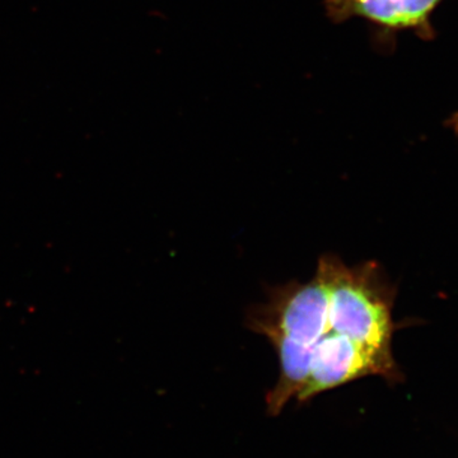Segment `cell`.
Wrapping results in <instances>:
<instances>
[{"instance_id":"cell-5","label":"cell","mask_w":458,"mask_h":458,"mask_svg":"<svg viewBox=\"0 0 458 458\" xmlns=\"http://www.w3.org/2000/svg\"><path fill=\"white\" fill-rule=\"evenodd\" d=\"M269 340L279 357L280 375L273 390L267 394V412L276 417L291 400L297 399L311 369L313 346L302 345L282 336Z\"/></svg>"},{"instance_id":"cell-6","label":"cell","mask_w":458,"mask_h":458,"mask_svg":"<svg viewBox=\"0 0 458 458\" xmlns=\"http://www.w3.org/2000/svg\"><path fill=\"white\" fill-rule=\"evenodd\" d=\"M448 125L452 126L454 129V131L458 132V113L454 114V116L451 117L450 122H448Z\"/></svg>"},{"instance_id":"cell-2","label":"cell","mask_w":458,"mask_h":458,"mask_svg":"<svg viewBox=\"0 0 458 458\" xmlns=\"http://www.w3.org/2000/svg\"><path fill=\"white\" fill-rule=\"evenodd\" d=\"M246 327L270 339L286 337L306 346L328 331V294L318 271L310 282L297 280L270 288L265 303L250 309Z\"/></svg>"},{"instance_id":"cell-3","label":"cell","mask_w":458,"mask_h":458,"mask_svg":"<svg viewBox=\"0 0 458 458\" xmlns=\"http://www.w3.org/2000/svg\"><path fill=\"white\" fill-rule=\"evenodd\" d=\"M370 376L399 378L393 352L378 351L328 330L313 346L309 378L295 400L307 403L325 391Z\"/></svg>"},{"instance_id":"cell-4","label":"cell","mask_w":458,"mask_h":458,"mask_svg":"<svg viewBox=\"0 0 458 458\" xmlns=\"http://www.w3.org/2000/svg\"><path fill=\"white\" fill-rule=\"evenodd\" d=\"M442 0H324L331 22L343 23L358 17L376 27L377 38L390 33L412 31L432 40L430 16Z\"/></svg>"},{"instance_id":"cell-1","label":"cell","mask_w":458,"mask_h":458,"mask_svg":"<svg viewBox=\"0 0 458 458\" xmlns=\"http://www.w3.org/2000/svg\"><path fill=\"white\" fill-rule=\"evenodd\" d=\"M318 273L328 294V330L382 352H393L396 291L377 262L349 267L337 255L321 256Z\"/></svg>"}]
</instances>
